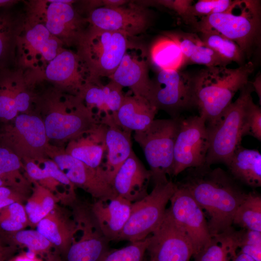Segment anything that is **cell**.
<instances>
[{
	"instance_id": "cell-1",
	"label": "cell",
	"mask_w": 261,
	"mask_h": 261,
	"mask_svg": "<svg viewBox=\"0 0 261 261\" xmlns=\"http://www.w3.org/2000/svg\"><path fill=\"white\" fill-rule=\"evenodd\" d=\"M176 184L188 190L207 213L212 237L233 230L234 214L247 193L227 172L205 164L187 169Z\"/></svg>"
},
{
	"instance_id": "cell-2",
	"label": "cell",
	"mask_w": 261,
	"mask_h": 261,
	"mask_svg": "<svg viewBox=\"0 0 261 261\" xmlns=\"http://www.w3.org/2000/svg\"><path fill=\"white\" fill-rule=\"evenodd\" d=\"M34 111L44 123L49 143L56 145L62 146L92 132L102 123V116L87 107L78 95L53 86L36 93Z\"/></svg>"
},
{
	"instance_id": "cell-3",
	"label": "cell",
	"mask_w": 261,
	"mask_h": 261,
	"mask_svg": "<svg viewBox=\"0 0 261 261\" xmlns=\"http://www.w3.org/2000/svg\"><path fill=\"white\" fill-rule=\"evenodd\" d=\"M254 69L248 61L235 68L206 67L194 75L196 107L208 129L217 123L236 93L249 82Z\"/></svg>"
},
{
	"instance_id": "cell-4",
	"label": "cell",
	"mask_w": 261,
	"mask_h": 261,
	"mask_svg": "<svg viewBox=\"0 0 261 261\" xmlns=\"http://www.w3.org/2000/svg\"><path fill=\"white\" fill-rule=\"evenodd\" d=\"M190 25L197 32L213 31L227 37L249 57L259 41L261 2L234 0L225 11L197 19Z\"/></svg>"
},
{
	"instance_id": "cell-5",
	"label": "cell",
	"mask_w": 261,
	"mask_h": 261,
	"mask_svg": "<svg viewBox=\"0 0 261 261\" xmlns=\"http://www.w3.org/2000/svg\"><path fill=\"white\" fill-rule=\"evenodd\" d=\"M130 37L120 32L102 30L89 25L77 46L78 54L86 68L91 82L109 77L119 65L132 44Z\"/></svg>"
},
{
	"instance_id": "cell-6",
	"label": "cell",
	"mask_w": 261,
	"mask_h": 261,
	"mask_svg": "<svg viewBox=\"0 0 261 261\" xmlns=\"http://www.w3.org/2000/svg\"><path fill=\"white\" fill-rule=\"evenodd\" d=\"M64 48L63 44L36 19L23 14L16 39V64L36 81L46 65Z\"/></svg>"
},
{
	"instance_id": "cell-7",
	"label": "cell",
	"mask_w": 261,
	"mask_h": 261,
	"mask_svg": "<svg viewBox=\"0 0 261 261\" xmlns=\"http://www.w3.org/2000/svg\"><path fill=\"white\" fill-rule=\"evenodd\" d=\"M254 89L249 82L239 91L237 99L232 102L223 113L217 123L208 128L209 145L206 164L217 163L225 165L244 136L245 117Z\"/></svg>"
},
{
	"instance_id": "cell-8",
	"label": "cell",
	"mask_w": 261,
	"mask_h": 261,
	"mask_svg": "<svg viewBox=\"0 0 261 261\" xmlns=\"http://www.w3.org/2000/svg\"><path fill=\"white\" fill-rule=\"evenodd\" d=\"M180 120V117L155 119L145 130L134 132L133 138L143 149L154 184L167 182V176H172Z\"/></svg>"
},
{
	"instance_id": "cell-9",
	"label": "cell",
	"mask_w": 261,
	"mask_h": 261,
	"mask_svg": "<svg viewBox=\"0 0 261 261\" xmlns=\"http://www.w3.org/2000/svg\"><path fill=\"white\" fill-rule=\"evenodd\" d=\"M72 0H39L27 3L25 14L42 23L67 47H76L89 26L87 17L74 8Z\"/></svg>"
},
{
	"instance_id": "cell-10",
	"label": "cell",
	"mask_w": 261,
	"mask_h": 261,
	"mask_svg": "<svg viewBox=\"0 0 261 261\" xmlns=\"http://www.w3.org/2000/svg\"><path fill=\"white\" fill-rule=\"evenodd\" d=\"M49 143L44 123L34 111L20 114L0 127V146L10 149L22 160L39 161L47 157Z\"/></svg>"
},
{
	"instance_id": "cell-11",
	"label": "cell",
	"mask_w": 261,
	"mask_h": 261,
	"mask_svg": "<svg viewBox=\"0 0 261 261\" xmlns=\"http://www.w3.org/2000/svg\"><path fill=\"white\" fill-rule=\"evenodd\" d=\"M176 188L171 180L156 184L150 193L133 203L130 218L117 241L134 243L150 235L162 220L166 205Z\"/></svg>"
},
{
	"instance_id": "cell-12",
	"label": "cell",
	"mask_w": 261,
	"mask_h": 261,
	"mask_svg": "<svg viewBox=\"0 0 261 261\" xmlns=\"http://www.w3.org/2000/svg\"><path fill=\"white\" fill-rule=\"evenodd\" d=\"M146 99L158 111L179 117L182 111L196 107L194 75L180 70H160L151 80Z\"/></svg>"
},
{
	"instance_id": "cell-13",
	"label": "cell",
	"mask_w": 261,
	"mask_h": 261,
	"mask_svg": "<svg viewBox=\"0 0 261 261\" xmlns=\"http://www.w3.org/2000/svg\"><path fill=\"white\" fill-rule=\"evenodd\" d=\"M209 145L208 130L203 117L198 115L181 118L174 149L172 176L205 165Z\"/></svg>"
},
{
	"instance_id": "cell-14",
	"label": "cell",
	"mask_w": 261,
	"mask_h": 261,
	"mask_svg": "<svg viewBox=\"0 0 261 261\" xmlns=\"http://www.w3.org/2000/svg\"><path fill=\"white\" fill-rule=\"evenodd\" d=\"M46 153L75 187L83 189L96 200L117 196L102 167L94 168L87 165L68 154L62 146L49 143Z\"/></svg>"
},
{
	"instance_id": "cell-15",
	"label": "cell",
	"mask_w": 261,
	"mask_h": 261,
	"mask_svg": "<svg viewBox=\"0 0 261 261\" xmlns=\"http://www.w3.org/2000/svg\"><path fill=\"white\" fill-rule=\"evenodd\" d=\"M72 216L77 225L66 261H99L109 250V241L102 233L90 204L76 201L72 205Z\"/></svg>"
},
{
	"instance_id": "cell-16",
	"label": "cell",
	"mask_w": 261,
	"mask_h": 261,
	"mask_svg": "<svg viewBox=\"0 0 261 261\" xmlns=\"http://www.w3.org/2000/svg\"><path fill=\"white\" fill-rule=\"evenodd\" d=\"M170 201L167 210L189 238L194 257L212 238L203 210L188 190L177 186Z\"/></svg>"
},
{
	"instance_id": "cell-17",
	"label": "cell",
	"mask_w": 261,
	"mask_h": 261,
	"mask_svg": "<svg viewBox=\"0 0 261 261\" xmlns=\"http://www.w3.org/2000/svg\"><path fill=\"white\" fill-rule=\"evenodd\" d=\"M87 18L91 26L120 32L131 38L146 30L150 24V14L144 6L129 3L117 7L92 9Z\"/></svg>"
},
{
	"instance_id": "cell-18",
	"label": "cell",
	"mask_w": 261,
	"mask_h": 261,
	"mask_svg": "<svg viewBox=\"0 0 261 261\" xmlns=\"http://www.w3.org/2000/svg\"><path fill=\"white\" fill-rule=\"evenodd\" d=\"M29 74L22 69L0 70V121H11L18 115L33 112L36 93Z\"/></svg>"
},
{
	"instance_id": "cell-19",
	"label": "cell",
	"mask_w": 261,
	"mask_h": 261,
	"mask_svg": "<svg viewBox=\"0 0 261 261\" xmlns=\"http://www.w3.org/2000/svg\"><path fill=\"white\" fill-rule=\"evenodd\" d=\"M149 238L146 251L149 261H189L194 256L189 238L167 209L162 220Z\"/></svg>"
},
{
	"instance_id": "cell-20",
	"label": "cell",
	"mask_w": 261,
	"mask_h": 261,
	"mask_svg": "<svg viewBox=\"0 0 261 261\" xmlns=\"http://www.w3.org/2000/svg\"><path fill=\"white\" fill-rule=\"evenodd\" d=\"M48 81L62 91L78 95L91 82L88 72L76 53L64 48L45 67L36 82Z\"/></svg>"
},
{
	"instance_id": "cell-21",
	"label": "cell",
	"mask_w": 261,
	"mask_h": 261,
	"mask_svg": "<svg viewBox=\"0 0 261 261\" xmlns=\"http://www.w3.org/2000/svg\"><path fill=\"white\" fill-rule=\"evenodd\" d=\"M147 60L144 49L132 44L108 78L123 87L130 88L133 95L146 99L151 82Z\"/></svg>"
},
{
	"instance_id": "cell-22",
	"label": "cell",
	"mask_w": 261,
	"mask_h": 261,
	"mask_svg": "<svg viewBox=\"0 0 261 261\" xmlns=\"http://www.w3.org/2000/svg\"><path fill=\"white\" fill-rule=\"evenodd\" d=\"M151 177L150 170L146 169L133 151L116 174L112 184L117 195L133 203L148 194Z\"/></svg>"
},
{
	"instance_id": "cell-23",
	"label": "cell",
	"mask_w": 261,
	"mask_h": 261,
	"mask_svg": "<svg viewBox=\"0 0 261 261\" xmlns=\"http://www.w3.org/2000/svg\"><path fill=\"white\" fill-rule=\"evenodd\" d=\"M102 121L105 126L107 153L106 160L102 167L109 182L112 184L116 174L133 151L132 132L116 124L110 113L102 115Z\"/></svg>"
},
{
	"instance_id": "cell-24",
	"label": "cell",
	"mask_w": 261,
	"mask_h": 261,
	"mask_svg": "<svg viewBox=\"0 0 261 261\" xmlns=\"http://www.w3.org/2000/svg\"><path fill=\"white\" fill-rule=\"evenodd\" d=\"M132 203L119 196L96 200L90 204L91 210L107 239L117 241L128 221Z\"/></svg>"
},
{
	"instance_id": "cell-25",
	"label": "cell",
	"mask_w": 261,
	"mask_h": 261,
	"mask_svg": "<svg viewBox=\"0 0 261 261\" xmlns=\"http://www.w3.org/2000/svg\"><path fill=\"white\" fill-rule=\"evenodd\" d=\"M36 228L54 247L66 256L76 232L77 225L72 214L71 216L57 204L51 212L38 223Z\"/></svg>"
},
{
	"instance_id": "cell-26",
	"label": "cell",
	"mask_w": 261,
	"mask_h": 261,
	"mask_svg": "<svg viewBox=\"0 0 261 261\" xmlns=\"http://www.w3.org/2000/svg\"><path fill=\"white\" fill-rule=\"evenodd\" d=\"M158 110L145 98L125 95L124 101L115 113H111L114 122L130 131H143L155 119Z\"/></svg>"
},
{
	"instance_id": "cell-27",
	"label": "cell",
	"mask_w": 261,
	"mask_h": 261,
	"mask_svg": "<svg viewBox=\"0 0 261 261\" xmlns=\"http://www.w3.org/2000/svg\"><path fill=\"white\" fill-rule=\"evenodd\" d=\"M105 136V126L102 121L93 131L69 141L65 150L72 157L91 167H101L106 151Z\"/></svg>"
},
{
	"instance_id": "cell-28",
	"label": "cell",
	"mask_w": 261,
	"mask_h": 261,
	"mask_svg": "<svg viewBox=\"0 0 261 261\" xmlns=\"http://www.w3.org/2000/svg\"><path fill=\"white\" fill-rule=\"evenodd\" d=\"M165 35L177 43L186 62L206 67L230 64L206 45L196 33L178 31L166 33Z\"/></svg>"
},
{
	"instance_id": "cell-29",
	"label": "cell",
	"mask_w": 261,
	"mask_h": 261,
	"mask_svg": "<svg viewBox=\"0 0 261 261\" xmlns=\"http://www.w3.org/2000/svg\"><path fill=\"white\" fill-rule=\"evenodd\" d=\"M226 165L236 181L253 188L261 186V154L258 150L240 145Z\"/></svg>"
},
{
	"instance_id": "cell-30",
	"label": "cell",
	"mask_w": 261,
	"mask_h": 261,
	"mask_svg": "<svg viewBox=\"0 0 261 261\" xmlns=\"http://www.w3.org/2000/svg\"><path fill=\"white\" fill-rule=\"evenodd\" d=\"M22 160L10 149L0 146V179L5 186L11 187L28 197L31 183L22 173Z\"/></svg>"
},
{
	"instance_id": "cell-31",
	"label": "cell",
	"mask_w": 261,
	"mask_h": 261,
	"mask_svg": "<svg viewBox=\"0 0 261 261\" xmlns=\"http://www.w3.org/2000/svg\"><path fill=\"white\" fill-rule=\"evenodd\" d=\"M22 19L23 14L0 13V70L8 68L12 62L16 64V39Z\"/></svg>"
},
{
	"instance_id": "cell-32",
	"label": "cell",
	"mask_w": 261,
	"mask_h": 261,
	"mask_svg": "<svg viewBox=\"0 0 261 261\" xmlns=\"http://www.w3.org/2000/svg\"><path fill=\"white\" fill-rule=\"evenodd\" d=\"M26 201L25 210L29 226L36 227L38 223L51 212L59 201L56 195L35 181Z\"/></svg>"
},
{
	"instance_id": "cell-33",
	"label": "cell",
	"mask_w": 261,
	"mask_h": 261,
	"mask_svg": "<svg viewBox=\"0 0 261 261\" xmlns=\"http://www.w3.org/2000/svg\"><path fill=\"white\" fill-rule=\"evenodd\" d=\"M150 56L160 70H180L186 62L177 43L167 36L159 39L151 46Z\"/></svg>"
},
{
	"instance_id": "cell-34",
	"label": "cell",
	"mask_w": 261,
	"mask_h": 261,
	"mask_svg": "<svg viewBox=\"0 0 261 261\" xmlns=\"http://www.w3.org/2000/svg\"><path fill=\"white\" fill-rule=\"evenodd\" d=\"M237 246L235 231L213 236L194 256V261H230L236 253Z\"/></svg>"
},
{
	"instance_id": "cell-35",
	"label": "cell",
	"mask_w": 261,
	"mask_h": 261,
	"mask_svg": "<svg viewBox=\"0 0 261 261\" xmlns=\"http://www.w3.org/2000/svg\"><path fill=\"white\" fill-rule=\"evenodd\" d=\"M0 238L7 245L22 246L36 255L49 254L52 244L36 230L24 229L14 232H0Z\"/></svg>"
},
{
	"instance_id": "cell-36",
	"label": "cell",
	"mask_w": 261,
	"mask_h": 261,
	"mask_svg": "<svg viewBox=\"0 0 261 261\" xmlns=\"http://www.w3.org/2000/svg\"><path fill=\"white\" fill-rule=\"evenodd\" d=\"M198 33L202 41L228 63L234 62L239 66L245 63V53L232 40L213 31Z\"/></svg>"
},
{
	"instance_id": "cell-37",
	"label": "cell",
	"mask_w": 261,
	"mask_h": 261,
	"mask_svg": "<svg viewBox=\"0 0 261 261\" xmlns=\"http://www.w3.org/2000/svg\"><path fill=\"white\" fill-rule=\"evenodd\" d=\"M233 223L244 229L261 232V197L254 192L247 193L237 209Z\"/></svg>"
},
{
	"instance_id": "cell-38",
	"label": "cell",
	"mask_w": 261,
	"mask_h": 261,
	"mask_svg": "<svg viewBox=\"0 0 261 261\" xmlns=\"http://www.w3.org/2000/svg\"><path fill=\"white\" fill-rule=\"evenodd\" d=\"M29 226L25 205L14 203L0 211V232H14Z\"/></svg>"
},
{
	"instance_id": "cell-39",
	"label": "cell",
	"mask_w": 261,
	"mask_h": 261,
	"mask_svg": "<svg viewBox=\"0 0 261 261\" xmlns=\"http://www.w3.org/2000/svg\"><path fill=\"white\" fill-rule=\"evenodd\" d=\"M232 0H190L182 17L188 24L194 20L227 10L231 5Z\"/></svg>"
},
{
	"instance_id": "cell-40",
	"label": "cell",
	"mask_w": 261,
	"mask_h": 261,
	"mask_svg": "<svg viewBox=\"0 0 261 261\" xmlns=\"http://www.w3.org/2000/svg\"><path fill=\"white\" fill-rule=\"evenodd\" d=\"M149 236L122 248L109 250L99 261H143L145 256Z\"/></svg>"
},
{
	"instance_id": "cell-41",
	"label": "cell",
	"mask_w": 261,
	"mask_h": 261,
	"mask_svg": "<svg viewBox=\"0 0 261 261\" xmlns=\"http://www.w3.org/2000/svg\"><path fill=\"white\" fill-rule=\"evenodd\" d=\"M249 135L261 141V109L252 99L247 106L245 117L244 135Z\"/></svg>"
},
{
	"instance_id": "cell-42",
	"label": "cell",
	"mask_w": 261,
	"mask_h": 261,
	"mask_svg": "<svg viewBox=\"0 0 261 261\" xmlns=\"http://www.w3.org/2000/svg\"><path fill=\"white\" fill-rule=\"evenodd\" d=\"M105 95V105L107 110L111 113L116 112L121 106L125 95L123 87L110 80L103 86Z\"/></svg>"
},
{
	"instance_id": "cell-43",
	"label": "cell",
	"mask_w": 261,
	"mask_h": 261,
	"mask_svg": "<svg viewBox=\"0 0 261 261\" xmlns=\"http://www.w3.org/2000/svg\"><path fill=\"white\" fill-rule=\"evenodd\" d=\"M34 161L44 169L50 177L55 179L71 191L75 192V186L52 160L46 157L39 161Z\"/></svg>"
},
{
	"instance_id": "cell-44",
	"label": "cell",
	"mask_w": 261,
	"mask_h": 261,
	"mask_svg": "<svg viewBox=\"0 0 261 261\" xmlns=\"http://www.w3.org/2000/svg\"><path fill=\"white\" fill-rule=\"evenodd\" d=\"M28 197L17 190L7 186L0 187V211L15 202L23 203Z\"/></svg>"
},
{
	"instance_id": "cell-45",
	"label": "cell",
	"mask_w": 261,
	"mask_h": 261,
	"mask_svg": "<svg viewBox=\"0 0 261 261\" xmlns=\"http://www.w3.org/2000/svg\"><path fill=\"white\" fill-rule=\"evenodd\" d=\"M6 261H44L35 253L28 251L12 257Z\"/></svg>"
},
{
	"instance_id": "cell-46",
	"label": "cell",
	"mask_w": 261,
	"mask_h": 261,
	"mask_svg": "<svg viewBox=\"0 0 261 261\" xmlns=\"http://www.w3.org/2000/svg\"><path fill=\"white\" fill-rule=\"evenodd\" d=\"M16 247L6 246L0 238V261H6L12 257L11 255Z\"/></svg>"
},
{
	"instance_id": "cell-47",
	"label": "cell",
	"mask_w": 261,
	"mask_h": 261,
	"mask_svg": "<svg viewBox=\"0 0 261 261\" xmlns=\"http://www.w3.org/2000/svg\"><path fill=\"white\" fill-rule=\"evenodd\" d=\"M127 0H103L101 1L102 5L106 7H117L126 4Z\"/></svg>"
},
{
	"instance_id": "cell-48",
	"label": "cell",
	"mask_w": 261,
	"mask_h": 261,
	"mask_svg": "<svg viewBox=\"0 0 261 261\" xmlns=\"http://www.w3.org/2000/svg\"><path fill=\"white\" fill-rule=\"evenodd\" d=\"M261 75H259L256 77L255 81L252 83V85L254 89V90L258 94L259 100L260 104H261Z\"/></svg>"
},
{
	"instance_id": "cell-49",
	"label": "cell",
	"mask_w": 261,
	"mask_h": 261,
	"mask_svg": "<svg viewBox=\"0 0 261 261\" xmlns=\"http://www.w3.org/2000/svg\"><path fill=\"white\" fill-rule=\"evenodd\" d=\"M231 261H255L250 256L245 254L238 252L232 257Z\"/></svg>"
},
{
	"instance_id": "cell-50",
	"label": "cell",
	"mask_w": 261,
	"mask_h": 261,
	"mask_svg": "<svg viewBox=\"0 0 261 261\" xmlns=\"http://www.w3.org/2000/svg\"><path fill=\"white\" fill-rule=\"evenodd\" d=\"M15 2L14 0H0V8L10 6Z\"/></svg>"
},
{
	"instance_id": "cell-51",
	"label": "cell",
	"mask_w": 261,
	"mask_h": 261,
	"mask_svg": "<svg viewBox=\"0 0 261 261\" xmlns=\"http://www.w3.org/2000/svg\"><path fill=\"white\" fill-rule=\"evenodd\" d=\"M2 186H5L4 183L0 179V187Z\"/></svg>"
},
{
	"instance_id": "cell-52",
	"label": "cell",
	"mask_w": 261,
	"mask_h": 261,
	"mask_svg": "<svg viewBox=\"0 0 261 261\" xmlns=\"http://www.w3.org/2000/svg\"><path fill=\"white\" fill-rule=\"evenodd\" d=\"M143 261H149L148 259L147 258H146L145 256V258L144 259Z\"/></svg>"
}]
</instances>
